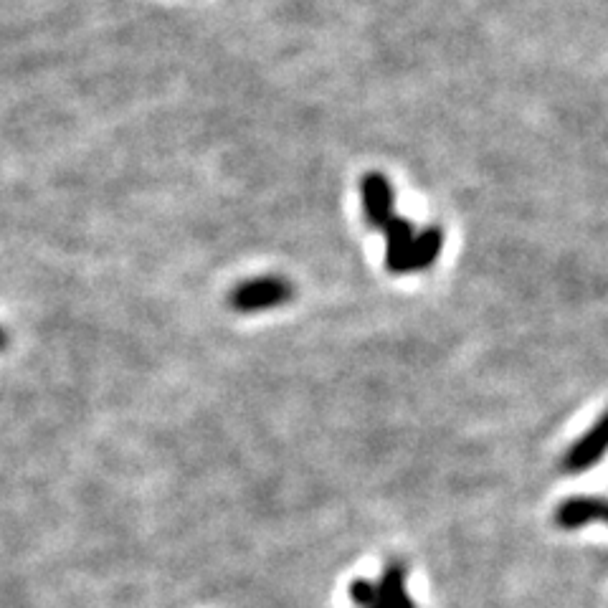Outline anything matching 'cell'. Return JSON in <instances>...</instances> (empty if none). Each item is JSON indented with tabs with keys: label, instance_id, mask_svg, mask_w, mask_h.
<instances>
[{
	"label": "cell",
	"instance_id": "cell-1",
	"mask_svg": "<svg viewBox=\"0 0 608 608\" xmlns=\"http://www.w3.org/2000/svg\"><path fill=\"white\" fill-rule=\"evenodd\" d=\"M294 297V287L289 279L282 277H256L249 282H241L234 292L228 294V304L231 310L241 312V315H251V312H264L282 307Z\"/></svg>",
	"mask_w": 608,
	"mask_h": 608
},
{
	"label": "cell",
	"instance_id": "cell-2",
	"mask_svg": "<svg viewBox=\"0 0 608 608\" xmlns=\"http://www.w3.org/2000/svg\"><path fill=\"white\" fill-rule=\"evenodd\" d=\"M360 203L365 221L373 228H383L396 216V193L391 180L383 173H365L360 178Z\"/></svg>",
	"mask_w": 608,
	"mask_h": 608
},
{
	"label": "cell",
	"instance_id": "cell-3",
	"mask_svg": "<svg viewBox=\"0 0 608 608\" xmlns=\"http://www.w3.org/2000/svg\"><path fill=\"white\" fill-rule=\"evenodd\" d=\"M606 441H608L606 416H598L596 424H593L591 429L576 441V444L565 451L563 462H560L563 472L583 474L588 472V469L596 467V464L603 459V454H606Z\"/></svg>",
	"mask_w": 608,
	"mask_h": 608
},
{
	"label": "cell",
	"instance_id": "cell-4",
	"mask_svg": "<svg viewBox=\"0 0 608 608\" xmlns=\"http://www.w3.org/2000/svg\"><path fill=\"white\" fill-rule=\"evenodd\" d=\"M380 231L386 234V269L391 274H408L411 244L416 236L413 223L408 218L393 216Z\"/></svg>",
	"mask_w": 608,
	"mask_h": 608
},
{
	"label": "cell",
	"instance_id": "cell-5",
	"mask_svg": "<svg viewBox=\"0 0 608 608\" xmlns=\"http://www.w3.org/2000/svg\"><path fill=\"white\" fill-rule=\"evenodd\" d=\"M406 578V565L398 563V560L386 563L378 583H375V596H378L380 608H416L411 593H408Z\"/></svg>",
	"mask_w": 608,
	"mask_h": 608
},
{
	"label": "cell",
	"instance_id": "cell-6",
	"mask_svg": "<svg viewBox=\"0 0 608 608\" xmlns=\"http://www.w3.org/2000/svg\"><path fill=\"white\" fill-rule=\"evenodd\" d=\"M603 520H606V502L601 497H570L555 510V525L563 530H578Z\"/></svg>",
	"mask_w": 608,
	"mask_h": 608
},
{
	"label": "cell",
	"instance_id": "cell-7",
	"mask_svg": "<svg viewBox=\"0 0 608 608\" xmlns=\"http://www.w3.org/2000/svg\"><path fill=\"white\" fill-rule=\"evenodd\" d=\"M441 249H444V234L441 228L429 226L421 234L413 236L411 244V259H408V274L413 272H426L439 259Z\"/></svg>",
	"mask_w": 608,
	"mask_h": 608
},
{
	"label": "cell",
	"instance_id": "cell-8",
	"mask_svg": "<svg viewBox=\"0 0 608 608\" xmlns=\"http://www.w3.org/2000/svg\"><path fill=\"white\" fill-rule=\"evenodd\" d=\"M350 598L358 608H380L378 596H375V583L365 581V578H358L350 586Z\"/></svg>",
	"mask_w": 608,
	"mask_h": 608
},
{
	"label": "cell",
	"instance_id": "cell-9",
	"mask_svg": "<svg viewBox=\"0 0 608 608\" xmlns=\"http://www.w3.org/2000/svg\"><path fill=\"white\" fill-rule=\"evenodd\" d=\"M6 345H8V332L3 330V327H0V353L6 350Z\"/></svg>",
	"mask_w": 608,
	"mask_h": 608
}]
</instances>
